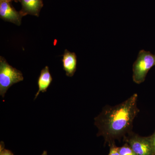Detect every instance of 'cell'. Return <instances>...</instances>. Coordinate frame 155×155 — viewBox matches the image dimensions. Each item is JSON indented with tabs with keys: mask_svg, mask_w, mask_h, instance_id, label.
Listing matches in <instances>:
<instances>
[{
	"mask_svg": "<svg viewBox=\"0 0 155 155\" xmlns=\"http://www.w3.org/2000/svg\"><path fill=\"white\" fill-rule=\"evenodd\" d=\"M137 98V94H134L117 105L105 107L94 119L95 125L98 129L97 136L103 137L106 143L112 144L115 140L129 133L140 112Z\"/></svg>",
	"mask_w": 155,
	"mask_h": 155,
	"instance_id": "1",
	"label": "cell"
},
{
	"mask_svg": "<svg viewBox=\"0 0 155 155\" xmlns=\"http://www.w3.org/2000/svg\"><path fill=\"white\" fill-rule=\"evenodd\" d=\"M24 79L21 71L8 64L3 57H0V95L4 98L7 91L15 84Z\"/></svg>",
	"mask_w": 155,
	"mask_h": 155,
	"instance_id": "2",
	"label": "cell"
},
{
	"mask_svg": "<svg viewBox=\"0 0 155 155\" xmlns=\"http://www.w3.org/2000/svg\"><path fill=\"white\" fill-rule=\"evenodd\" d=\"M154 66H155V54L145 50L140 51L133 64L134 81L137 84L143 82L149 71Z\"/></svg>",
	"mask_w": 155,
	"mask_h": 155,
	"instance_id": "3",
	"label": "cell"
},
{
	"mask_svg": "<svg viewBox=\"0 0 155 155\" xmlns=\"http://www.w3.org/2000/svg\"><path fill=\"white\" fill-rule=\"evenodd\" d=\"M126 141L136 155H153L150 137L133 134L128 137Z\"/></svg>",
	"mask_w": 155,
	"mask_h": 155,
	"instance_id": "4",
	"label": "cell"
},
{
	"mask_svg": "<svg viewBox=\"0 0 155 155\" xmlns=\"http://www.w3.org/2000/svg\"><path fill=\"white\" fill-rule=\"evenodd\" d=\"M7 1L0 2V17L5 21L12 22L18 25H21L22 16L17 12Z\"/></svg>",
	"mask_w": 155,
	"mask_h": 155,
	"instance_id": "5",
	"label": "cell"
},
{
	"mask_svg": "<svg viewBox=\"0 0 155 155\" xmlns=\"http://www.w3.org/2000/svg\"><path fill=\"white\" fill-rule=\"evenodd\" d=\"M22 9L20 11L22 17L30 14L38 17L41 10L43 6L42 0H20Z\"/></svg>",
	"mask_w": 155,
	"mask_h": 155,
	"instance_id": "6",
	"label": "cell"
},
{
	"mask_svg": "<svg viewBox=\"0 0 155 155\" xmlns=\"http://www.w3.org/2000/svg\"><path fill=\"white\" fill-rule=\"evenodd\" d=\"M63 56V69L66 72L67 76L72 77L76 70L77 61L76 54L66 49Z\"/></svg>",
	"mask_w": 155,
	"mask_h": 155,
	"instance_id": "7",
	"label": "cell"
},
{
	"mask_svg": "<svg viewBox=\"0 0 155 155\" xmlns=\"http://www.w3.org/2000/svg\"><path fill=\"white\" fill-rule=\"evenodd\" d=\"M52 80V77L50 73L49 67L46 66L42 69L40 75L39 76L38 80V90L35 94L34 100L36 99L41 92L44 93L47 91Z\"/></svg>",
	"mask_w": 155,
	"mask_h": 155,
	"instance_id": "8",
	"label": "cell"
},
{
	"mask_svg": "<svg viewBox=\"0 0 155 155\" xmlns=\"http://www.w3.org/2000/svg\"><path fill=\"white\" fill-rule=\"evenodd\" d=\"M118 150L120 155H136L127 143L123 146L118 147Z\"/></svg>",
	"mask_w": 155,
	"mask_h": 155,
	"instance_id": "9",
	"label": "cell"
},
{
	"mask_svg": "<svg viewBox=\"0 0 155 155\" xmlns=\"http://www.w3.org/2000/svg\"><path fill=\"white\" fill-rule=\"evenodd\" d=\"M0 155H14L13 153L9 150L5 148V144L2 141L0 144Z\"/></svg>",
	"mask_w": 155,
	"mask_h": 155,
	"instance_id": "10",
	"label": "cell"
},
{
	"mask_svg": "<svg viewBox=\"0 0 155 155\" xmlns=\"http://www.w3.org/2000/svg\"><path fill=\"white\" fill-rule=\"evenodd\" d=\"M108 155H120L118 151V147L116 146L114 143L111 144L110 152Z\"/></svg>",
	"mask_w": 155,
	"mask_h": 155,
	"instance_id": "11",
	"label": "cell"
},
{
	"mask_svg": "<svg viewBox=\"0 0 155 155\" xmlns=\"http://www.w3.org/2000/svg\"><path fill=\"white\" fill-rule=\"evenodd\" d=\"M152 146L153 155H155V131L152 135L150 137Z\"/></svg>",
	"mask_w": 155,
	"mask_h": 155,
	"instance_id": "12",
	"label": "cell"
},
{
	"mask_svg": "<svg viewBox=\"0 0 155 155\" xmlns=\"http://www.w3.org/2000/svg\"><path fill=\"white\" fill-rule=\"evenodd\" d=\"M41 155H48L47 151L45 150L43 152Z\"/></svg>",
	"mask_w": 155,
	"mask_h": 155,
	"instance_id": "13",
	"label": "cell"
},
{
	"mask_svg": "<svg viewBox=\"0 0 155 155\" xmlns=\"http://www.w3.org/2000/svg\"><path fill=\"white\" fill-rule=\"evenodd\" d=\"M8 1V2H11V1H17V0H0V2H2V1Z\"/></svg>",
	"mask_w": 155,
	"mask_h": 155,
	"instance_id": "14",
	"label": "cell"
}]
</instances>
